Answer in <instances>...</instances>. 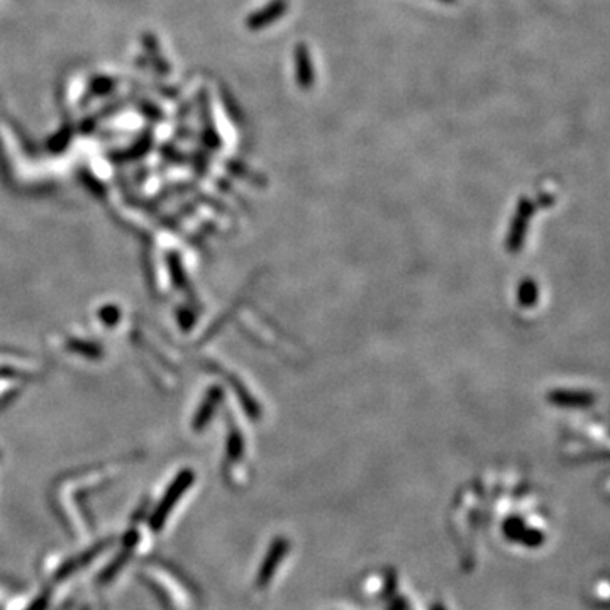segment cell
Listing matches in <instances>:
<instances>
[{
    "mask_svg": "<svg viewBox=\"0 0 610 610\" xmlns=\"http://www.w3.org/2000/svg\"><path fill=\"white\" fill-rule=\"evenodd\" d=\"M288 7H290L288 0H272L248 17L246 26L250 31H263L270 24H275L278 19H281L287 14Z\"/></svg>",
    "mask_w": 610,
    "mask_h": 610,
    "instance_id": "1",
    "label": "cell"
},
{
    "mask_svg": "<svg viewBox=\"0 0 610 610\" xmlns=\"http://www.w3.org/2000/svg\"><path fill=\"white\" fill-rule=\"evenodd\" d=\"M439 2H443V3H456L458 0H439Z\"/></svg>",
    "mask_w": 610,
    "mask_h": 610,
    "instance_id": "3",
    "label": "cell"
},
{
    "mask_svg": "<svg viewBox=\"0 0 610 610\" xmlns=\"http://www.w3.org/2000/svg\"><path fill=\"white\" fill-rule=\"evenodd\" d=\"M294 67L295 80L302 90H310L316 84V68H314L312 56L304 43H298L294 49Z\"/></svg>",
    "mask_w": 610,
    "mask_h": 610,
    "instance_id": "2",
    "label": "cell"
}]
</instances>
